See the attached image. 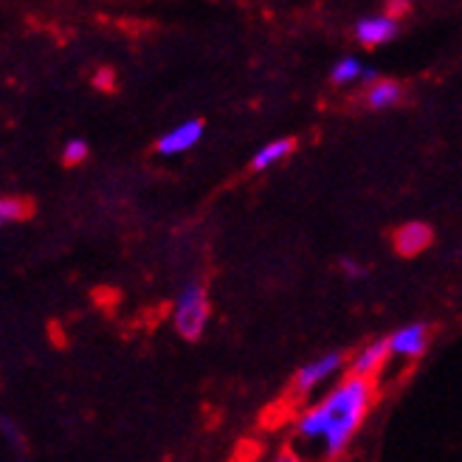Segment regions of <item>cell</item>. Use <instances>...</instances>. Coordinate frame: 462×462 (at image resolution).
Returning <instances> with one entry per match:
<instances>
[{"label": "cell", "instance_id": "1", "mask_svg": "<svg viewBox=\"0 0 462 462\" xmlns=\"http://www.w3.org/2000/svg\"><path fill=\"white\" fill-rule=\"evenodd\" d=\"M369 406H373V381L346 375L316 406L302 411V418L296 420V434L308 440H325V454L336 459L350 446Z\"/></svg>", "mask_w": 462, "mask_h": 462}, {"label": "cell", "instance_id": "2", "mask_svg": "<svg viewBox=\"0 0 462 462\" xmlns=\"http://www.w3.org/2000/svg\"><path fill=\"white\" fill-rule=\"evenodd\" d=\"M172 321H175V330L189 338L198 341L209 325V293L200 282H189L183 285V291L175 299V310H172Z\"/></svg>", "mask_w": 462, "mask_h": 462}, {"label": "cell", "instance_id": "3", "mask_svg": "<svg viewBox=\"0 0 462 462\" xmlns=\"http://www.w3.org/2000/svg\"><path fill=\"white\" fill-rule=\"evenodd\" d=\"M344 366V353H325L321 358L305 364L302 369L296 373V381H293V392L296 395H308V392H313L319 383H325L333 373H338V369Z\"/></svg>", "mask_w": 462, "mask_h": 462}, {"label": "cell", "instance_id": "4", "mask_svg": "<svg viewBox=\"0 0 462 462\" xmlns=\"http://www.w3.org/2000/svg\"><path fill=\"white\" fill-rule=\"evenodd\" d=\"M389 356H392V344H389V338H375V341H369L366 346H361L358 356L350 361V375L364 378V381H373V375L381 373V366L389 361Z\"/></svg>", "mask_w": 462, "mask_h": 462}, {"label": "cell", "instance_id": "5", "mask_svg": "<svg viewBox=\"0 0 462 462\" xmlns=\"http://www.w3.org/2000/svg\"><path fill=\"white\" fill-rule=\"evenodd\" d=\"M200 138H203V122L189 119V122H183V125H178L170 133L161 135L155 142V150L161 155H180V152H189Z\"/></svg>", "mask_w": 462, "mask_h": 462}, {"label": "cell", "instance_id": "6", "mask_svg": "<svg viewBox=\"0 0 462 462\" xmlns=\"http://www.w3.org/2000/svg\"><path fill=\"white\" fill-rule=\"evenodd\" d=\"M356 40L366 49H375V45H383L389 40H395L398 34V20L389 17V14H369V17H361L353 29Z\"/></svg>", "mask_w": 462, "mask_h": 462}, {"label": "cell", "instance_id": "7", "mask_svg": "<svg viewBox=\"0 0 462 462\" xmlns=\"http://www.w3.org/2000/svg\"><path fill=\"white\" fill-rule=\"evenodd\" d=\"M389 344H392V356L414 361V358H420L426 353V346H429V328L423 325V321H414V325H406L398 333H392L389 336Z\"/></svg>", "mask_w": 462, "mask_h": 462}, {"label": "cell", "instance_id": "8", "mask_svg": "<svg viewBox=\"0 0 462 462\" xmlns=\"http://www.w3.org/2000/svg\"><path fill=\"white\" fill-rule=\"evenodd\" d=\"M434 240V231L429 223H406L395 231V237H392V245H395V251L401 254V257H418V254H423Z\"/></svg>", "mask_w": 462, "mask_h": 462}, {"label": "cell", "instance_id": "9", "mask_svg": "<svg viewBox=\"0 0 462 462\" xmlns=\"http://www.w3.org/2000/svg\"><path fill=\"white\" fill-rule=\"evenodd\" d=\"M293 147H296L293 138H273V142L263 144L257 152H254V158H251V170L263 172V170H268V167H273V164H280V161H285V158L293 152Z\"/></svg>", "mask_w": 462, "mask_h": 462}, {"label": "cell", "instance_id": "10", "mask_svg": "<svg viewBox=\"0 0 462 462\" xmlns=\"http://www.w3.org/2000/svg\"><path fill=\"white\" fill-rule=\"evenodd\" d=\"M398 99H401V85L392 79H378L366 94V102L373 110H386L392 105H398Z\"/></svg>", "mask_w": 462, "mask_h": 462}, {"label": "cell", "instance_id": "11", "mask_svg": "<svg viewBox=\"0 0 462 462\" xmlns=\"http://www.w3.org/2000/svg\"><path fill=\"white\" fill-rule=\"evenodd\" d=\"M366 74V68L356 60V57H344L333 65V71H330V79L336 85H346V82H356V79H364Z\"/></svg>", "mask_w": 462, "mask_h": 462}, {"label": "cell", "instance_id": "12", "mask_svg": "<svg viewBox=\"0 0 462 462\" xmlns=\"http://www.w3.org/2000/svg\"><path fill=\"white\" fill-rule=\"evenodd\" d=\"M32 217V203L23 198H4L0 200V223H17Z\"/></svg>", "mask_w": 462, "mask_h": 462}, {"label": "cell", "instance_id": "13", "mask_svg": "<svg viewBox=\"0 0 462 462\" xmlns=\"http://www.w3.org/2000/svg\"><path fill=\"white\" fill-rule=\"evenodd\" d=\"M85 158H88V144L82 142V138H74V142L65 144V150H62L65 167H77V164H82Z\"/></svg>", "mask_w": 462, "mask_h": 462}, {"label": "cell", "instance_id": "14", "mask_svg": "<svg viewBox=\"0 0 462 462\" xmlns=\"http://www.w3.org/2000/svg\"><path fill=\"white\" fill-rule=\"evenodd\" d=\"M341 268H344L346 273H350L353 280H361V276L366 273V271H364V265H358V263H356V260H350V257H346V260L341 263Z\"/></svg>", "mask_w": 462, "mask_h": 462}, {"label": "cell", "instance_id": "15", "mask_svg": "<svg viewBox=\"0 0 462 462\" xmlns=\"http://www.w3.org/2000/svg\"><path fill=\"white\" fill-rule=\"evenodd\" d=\"M406 12H409V4H389V6H386V14H389V17H395V20H398L401 14H406Z\"/></svg>", "mask_w": 462, "mask_h": 462}, {"label": "cell", "instance_id": "16", "mask_svg": "<svg viewBox=\"0 0 462 462\" xmlns=\"http://www.w3.org/2000/svg\"><path fill=\"white\" fill-rule=\"evenodd\" d=\"M113 74L110 71H99L97 74V85H102V88H113V79H110Z\"/></svg>", "mask_w": 462, "mask_h": 462}, {"label": "cell", "instance_id": "17", "mask_svg": "<svg viewBox=\"0 0 462 462\" xmlns=\"http://www.w3.org/2000/svg\"><path fill=\"white\" fill-rule=\"evenodd\" d=\"M276 462H302V459H299V457H296L293 451H285V454H282L280 459H276Z\"/></svg>", "mask_w": 462, "mask_h": 462}]
</instances>
